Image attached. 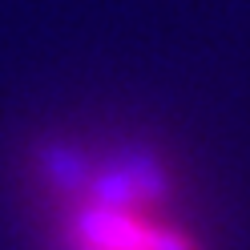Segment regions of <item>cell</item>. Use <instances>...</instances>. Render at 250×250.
<instances>
[{
	"label": "cell",
	"mask_w": 250,
	"mask_h": 250,
	"mask_svg": "<svg viewBox=\"0 0 250 250\" xmlns=\"http://www.w3.org/2000/svg\"><path fill=\"white\" fill-rule=\"evenodd\" d=\"M37 190L49 250H206L190 198L149 146H49Z\"/></svg>",
	"instance_id": "1"
}]
</instances>
